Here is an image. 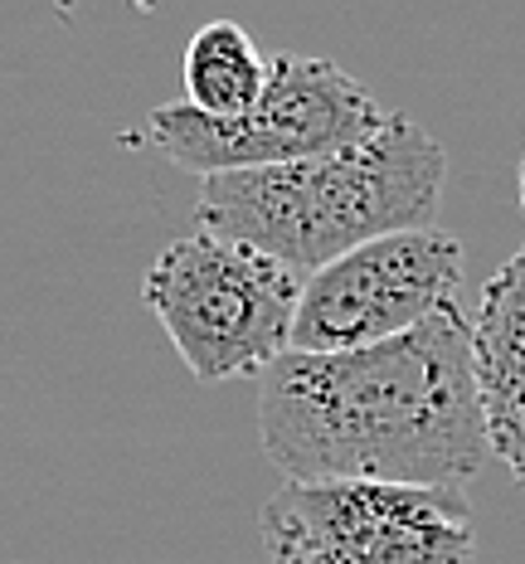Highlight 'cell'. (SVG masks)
<instances>
[{
  "mask_svg": "<svg viewBox=\"0 0 525 564\" xmlns=\"http://www.w3.org/2000/svg\"><path fill=\"white\" fill-rule=\"evenodd\" d=\"M259 443L287 481H472L492 457L472 322L452 302L365 350H287L259 380Z\"/></svg>",
  "mask_w": 525,
  "mask_h": 564,
  "instance_id": "obj_1",
  "label": "cell"
},
{
  "mask_svg": "<svg viewBox=\"0 0 525 564\" xmlns=\"http://www.w3.org/2000/svg\"><path fill=\"white\" fill-rule=\"evenodd\" d=\"M448 151L408 112H384L365 141L273 171L209 175L195 229L249 243L302 282L336 258L408 229H434Z\"/></svg>",
  "mask_w": 525,
  "mask_h": 564,
  "instance_id": "obj_2",
  "label": "cell"
},
{
  "mask_svg": "<svg viewBox=\"0 0 525 564\" xmlns=\"http://www.w3.org/2000/svg\"><path fill=\"white\" fill-rule=\"evenodd\" d=\"M142 297L195 380H263L292 350L302 278L249 243L190 229L156 253Z\"/></svg>",
  "mask_w": 525,
  "mask_h": 564,
  "instance_id": "obj_3",
  "label": "cell"
},
{
  "mask_svg": "<svg viewBox=\"0 0 525 564\" xmlns=\"http://www.w3.org/2000/svg\"><path fill=\"white\" fill-rule=\"evenodd\" d=\"M384 122L380 102L331 58L277 54L267 58V88L243 117L215 122L185 102H166L146 117V137L171 166L195 175L273 171L317 161L365 141Z\"/></svg>",
  "mask_w": 525,
  "mask_h": 564,
  "instance_id": "obj_4",
  "label": "cell"
},
{
  "mask_svg": "<svg viewBox=\"0 0 525 564\" xmlns=\"http://www.w3.org/2000/svg\"><path fill=\"white\" fill-rule=\"evenodd\" d=\"M273 564H472L477 525L462 487L283 481L259 511Z\"/></svg>",
  "mask_w": 525,
  "mask_h": 564,
  "instance_id": "obj_5",
  "label": "cell"
},
{
  "mask_svg": "<svg viewBox=\"0 0 525 564\" xmlns=\"http://www.w3.org/2000/svg\"><path fill=\"white\" fill-rule=\"evenodd\" d=\"M462 243L448 229H408L336 258L302 282L292 350L341 356L408 336L458 302Z\"/></svg>",
  "mask_w": 525,
  "mask_h": 564,
  "instance_id": "obj_6",
  "label": "cell"
},
{
  "mask_svg": "<svg viewBox=\"0 0 525 564\" xmlns=\"http://www.w3.org/2000/svg\"><path fill=\"white\" fill-rule=\"evenodd\" d=\"M472 370L492 457L525 487V249L482 288Z\"/></svg>",
  "mask_w": 525,
  "mask_h": 564,
  "instance_id": "obj_7",
  "label": "cell"
},
{
  "mask_svg": "<svg viewBox=\"0 0 525 564\" xmlns=\"http://www.w3.org/2000/svg\"><path fill=\"white\" fill-rule=\"evenodd\" d=\"M181 84H185V108L215 117V122H233L263 98L267 88V58L249 30L233 20H209L190 34L181 54Z\"/></svg>",
  "mask_w": 525,
  "mask_h": 564,
  "instance_id": "obj_8",
  "label": "cell"
},
{
  "mask_svg": "<svg viewBox=\"0 0 525 564\" xmlns=\"http://www.w3.org/2000/svg\"><path fill=\"white\" fill-rule=\"evenodd\" d=\"M521 209H525V151H521Z\"/></svg>",
  "mask_w": 525,
  "mask_h": 564,
  "instance_id": "obj_9",
  "label": "cell"
}]
</instances>
